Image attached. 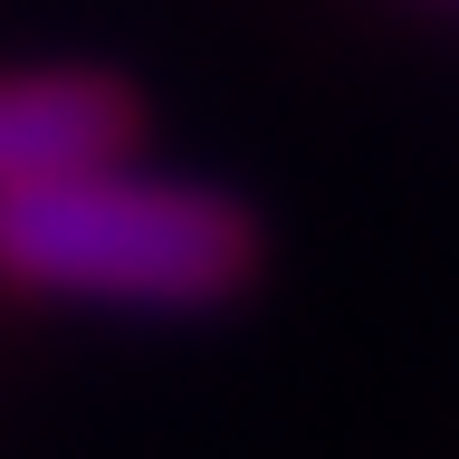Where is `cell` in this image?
<instances>
[{
	"instance_id": "1",
	"label": "cell",
	"mask_w": 459,
	"mask_h": 459,
	"mask_svg": "<svg viewBox=\"0 0 459 459\" xmlns=\"http://www.w3.org/2000/svg\"><path fill=\"white\" fill-rule=\"evenodd\" d=\"M0 278L77 307L211 316L258 278V211L125 163L48 172L0 192Z\"/></svg>"
},
{
	"instance_id": "2",
	"label": "cell",
	"mask_w": 459,
	"mask_h": 459,
	"mask_svg": "<svg viewBox=\"0 0 459 459\" xmlns=\"http://www.w3.org/2000/svg\"><path fill=\"white\" fill-rule=\"evenodd\" d=\"M143 143V96L106 67H29L0 77V192L48 182V172L125 163Z\"/></svg>"
}]
</instances>
